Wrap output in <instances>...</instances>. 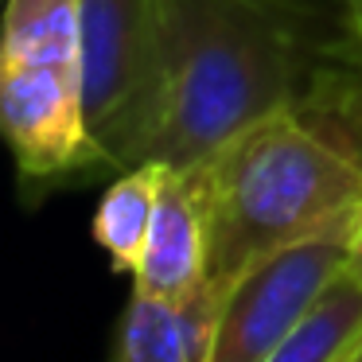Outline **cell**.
<instances>
[{"label": "cell", "instance_id": "obj_12", "mask_svg": "<svg viewBox=\"0 0 362 362\" xmlns=\"http://www.w3.org/2000/svg\"><path fill=\"white\" fill-rule=\"evenodd\" d=\"M335 4H339L343 12H351V16H358V20H362V0H335Z\"/></svg>", "mask_w": 362, "mask_h": 362}, {"label": "cell", "instance_id": "obj_3", "mask_svg": "<svg viewBox=\"0 0 362 362\" xmlns=\"http://www.w3.org/2000/svg\"><path fill=\"white\" fill-rule=\"evenodd\" d=\"M0 121L24 180H82V0H8Z\"/></svg>", "mask_w": 362, "mask_h": 362}, {"label": "cell", "instance_id": "obj_5", "mask_svg": "<svg viewBox=\"0 0 362 362\" xmlns=\"http://www.w3.org/2000/svg\"><path fill=\"white\" fill-rule=\"evenodd\" d=\"M354 222L288 245L222 288L206 362H265L312 312L339 273L351 269Z\"/></svg>", "mask_w": 362, "mask_h": 362}, {"label": "cell", "instance_id": "obj_11", "mask_svg": "<svg viewBox=\"0 0 362 362\" xmlns=\"http://www.w3.org/2000/svg\"><path fill=\"white\" fill-rule=\"evenodd\" d=\"M351 273L362 276V206L354 214V234H351Z\"/></svg>", "mask_w": 362, "mask_h": 362}, {"label": "cell", "instance_id": "obj_2", "mask_svg": "<svg viewBox=\"0 0 362 362\" xmlns=\"http://www.w3.org/2000/svg\"><path fill=\"white\" fill-rule=\"evenodd\" d=\"M206 218V281L226 288L257 261L354 222L362 164L292 110L191 168Z\"/></svg>", "mask_w": 362, "mask_h": 362}, {"label": "cell", "instance_id": "obj_7", "mask_svg": "<svg viewBox=\"0 0 362 362\" xmlns=\"http://www.w3.org/2000/svg\"><path fill=\"white\" fill-rule=\"evenodd\" d=\"M296 117L362 164V20L339 8L327 32H315L312 63L300 90Z\"/></svg>", "mask_w": 362, "mask_h": 362}, {"label": "cell", "instance_id": "obj_9", "mask_svg": "<svg viewBox=\"0 0 362 362\" xmlns=\"http://www.w3.org/2000/svg\"><path fill=\"white\" fill-rule=\"evenodd\" d=\"M160 180H164V164H136L113 175V183L105 187L90 234L105 250L113 273H133L141 261L152 218H156Z\"/></svg>", "mask_w": 362, "mask_h": 362}, {"label": "cell", "instance_id": "obj_13", "mask_svg": "<svg viewBox=\"0 0 362 362\" xmlns=\"http://www.w3.org/2000/svg\"><path fill=\"white\" fill-rule=\"evenodd\" d=\"M346 362H362V339H358V343H354V351L346 354Z\"/></svg>", "mask_w": 362, "mask_h": 362}, {"label": "cell", "instance_id": "obj_1", "mask_svg": "<svg viewBox=\"0 0 362 362\" xmlns=\"http://www.w3.org/2000/svg\"><path fill=\"white\" fill-rule=\"evenodd\" d=\"M164 125L152 164L195 168L296 105L315 32L281 0H156Z\"/></svg>", "mask_w": 362, "mask_h": 362}, {"label": "cell", "instance_id": "obj_4", "mask_svg": "<svg viewBox=\"0 0 362 362\" xmlns=\"http://www.w3.org/2000/svg\"><path fill=\"white\" fill-rule=\"evenodd\" d=\"M82 180L152 164L164 125L156 0H82Z\"/></svg>", "mask_w": 362, "mask_h": 362}, {"label": "cell", "instance_id": "obj_6", "mask_svg": "<svg viewBox=\"0 0 362 362\" xmlns=\"http://www.w3.org/2000/svg\"><path fill=\"white\" fill-rule=\"evenodd\" d=\"M206 284V218L191 168H168L144 253L133 269V292L156 300H191Z\"/></svg>", "mask_w": 362, "mask_h": 362}, {"label": "cell", "instance_id": "obj_10", "mask_svg": "<svg viewBox=\"0 0 362 362\" xmlns=\"http://www.w3.org/2000/svg\"><path fill=\"white\" fill-rule=\"evenodd\" d=\"M362 339V276L339 273L265 362H346Z\"/></svg>", "mask_w": 362, "mask_h": 362}, {"label": "cell", "instance_id": "obj_8", "mask_svg": "<svg viewBox=\"0 0 362 362\" xmlns=\"http://www.w3.org/2000/svg\"><path fill=\"white\" fill-rule=\"evenodd\" d=\"M222 288L206 281L191 300H156L133 292L121 312L110 362H206Z\"/></svg>", "mask_w": 362, "mask_h": 362}]
</instances>
